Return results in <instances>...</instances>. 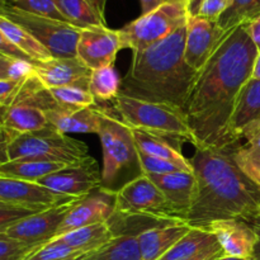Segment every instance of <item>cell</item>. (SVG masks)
I'll list each match as a JSON object with an SVG mask.
<instances>
[{"mask_svg": "<svg viewBox=\"0 0 260 260\" xmlns=\"http://www.w3.org/2000/svg\"><path fill=\"white\" fill-rule=\"evenodd\" d=\"M228 35L229 32L222 29L216 20L189 15L184 48L188 65L200 73Z\"/></svg>", "mask_w": 260, "mask_h": 260, "instance_id": "obj_10", "label": "cell"}, {"mask_svg": "<svg viewBox=\"0 0 260 260\" xmlns=\"http://www.w3.org/2000/svg\"><path fill=\"white\" fill-rule=\"evenodd\" d=\"M0 126L13 135L32 134L48 127L46 111L36 106L14 103L0 111Z\"/></svg>", "mask_w": 260, "mask_h": 260, "instance_id": "obj_21", "label": "cell"}, {"mask_svg": "<svg viewBox=\"0 0 260 260\" xmlns=\"http://www.w3.org/2000/svg\"><path fill=\"white\" fill-rule=\"evenodd\" d=\"M230 132L235 142L250 141L260 135V80L250 79L241 89L230 118Z\"/></svg>", "mask_w": 260, "mask_h": 260, "instance_id": "obj_16", "label": "cell"}, {"mask_svg": "<svg viewBox=\"0 0 260 260\" xmlns=\"http://www.w3.org/2000/svg\"><path fill=\"white\" fill-rule=\"evenodd\" d=\"M79 260H142L135 236H116L101 248L84 254Z\"/></svg>", "mask_w": 260, "mask_h": 260, "instance_id": "obj_29", "label": "cell"}, {"mask_svg": "<svg viewBox=\"0 0 260 260\" xmlns=\"http://www.w3.org/2000/svg\"><path fill=\"white\" fill-rule=\"evenodd\" d=\"M0 14L25 28L43 47H46L52 57H76L80 28L74 27L68 22L23 12L8 3L0 8Z\"/></svg>", "mask_w": 260, "mask_h": 260, "instance_id": "obj_8", "label": "cell"}, {"mask_svg": "<svg viewBox=\"0 0 260 260\" xmlns=\"http://www.w3.org/2000/svg\"><path fill=\"white\" fill-rule=\"evenodd\" d=\"M216 260H256L255 258H250V259H246V258H236V256H228V255H221L220 258H217Z\"/></svg>", "mask_w": 260, "mask_h": 260, "instance_id": "obj_47", "label": "cell"}, {"mask_svg": "<svg viewBox=\"0 0 260 260\" xmlns=\"http://www.w3.org/2000/svg\"><path fill=\"white\" fill-rule=\"evenodd\" d=\"M239 169L260 187V135L231 150Z\"/></svg>", "mask_w": 260, "mask_h": 260, "instance_id": "obj_31", "label": "cell"}, {"mask_svg": "<svg viewBox=\"0 0 260 260\" xmlns=\"http://www.w3.org/2000/svg\"><path fill=\"white\" fill-rule=\"evenodd\" d=\"M116 211V190L101 187L80 198L69 210L56 236L76 229L108 222ZM55 236V238H56Z\"/></svg>", "mask_w": 260, "mask_h": 260, "instance_id": "obj_12", "label": "cell"}, {"mask_svg": "<svg viewBox=\"0 0 260 260\" xmlns=\"http://www.w3.org/2000/svg\"><path fill=\"white\" fill-rule=\"evenodd\" d=\"M231 0H189L188 12L190 17H202L216 20L228 9Z\"/></svg>", "mask_w": 260, "mask_h": 260, "instance_id": "obj_38", "label": "cell"}, {"mask_svg": "<svg viewBox=\"0 0 260 260\" xmlns=\"http://www.w3.org/2000/svg\"><path fill=\"white\" fill-rule=\"evenodd\" d=\"M147 177L161 190L168 206L174 212V215L185 222V218L194 200V174L178 170L169 174L147 175Z\"/></svg>", "mask_w": 260, "mask_h": 260, "instance_id": "obj_19", "label": "cell"}, {"mask_svg": "<svg viewBox=\"0 0 260 260\" xmlns=\"http://www.w3.org/2000/svg\"><path fill=\"white\" fill-rule=\"evenodd\" d=\"M122 79L114 65L91 70L89 78V91L95 101L113 102L121 94Z\"/></svg>", "mask_w": 260, "mask_h": 260, "instance_id": "obj_30", "label": "cell"}, {"mask_svg": "<svg viewBox=\"0 0 260 260\" xmlns=\"http://www.w3.org/2000/svg\"><path fill=\"white\" fill-rule=\"evenodd\" d=\"M258 53L241 24L229 32L198 73L184 109L196 149L233 150L240 145L231 136L230 118L241 89L251 79Z\"/></svg>", "mask_w": 260, "mask_h": 260, "instance_id": "obj_1", "label": "cell"}, {"mask_svg": "<svg viewBox=\"0 0 260 260\" xmlns=\"http://www.w3.org/2000/svg\"><path fill=\"white\" fill-rule=\"evenodd\" d=\"M139 162L140 168H141V173L146 175H162L180 170L179 168L175 164H173V162L167 161V160L164 159H159V157L151 156V155H147L145 154V152L140 151V150Z\"/></svg>", "mask_w": 260, "mask_h": 260, "instance_id": "obj_39", "label": "cell"}, {"mask_svg": "<svg viewBox=\"0 0 260 260\" xmlns=\"http://www.w3.org/2000/svg\"><path fill=\"white\" fill-rule=\"evenodd\" d=\"M3 108H4V107H2V106H0V111H2V109H3Z\"/></svg>", "mask_w": 260, "mask_h": 260, "instance_id": "obj_55", "label": "cell"}, {"mask_svg": "<svg viewBox=\"0 0 260 260\" xmlns=\"http://www.w3.org/2000/svg\"><path fill=\"white\" fill-rule=\"evenodd\" d=\"M41 185L60 194L83 198L102 187V173L93 157L83 164L68 165L63 169L38 180Z\"/></svg>", "mask_w": 260, "mask_h": 260, "instance_id": "obj_14", "label": "cell"}, {"mask_svg": "<svg viewBox=\"0 0 260 260\" xmlns=\"http://www.w3.org/2000/svg\"><path fill=\"white\" fill-rule=\"evenodd\" d=\"M217 239L202 228H192L160 260H185L218 246Z\"/></svg>", "mask_w": 260, "mask_h": 260, "instance_id": "obj_27", "label": "cell"}, {"mask_svg": "<svg viewBox=\"0 0 260 260\" xmlns=\"http://www.w3.org/2000/svg\"><path fill=\"white\" fill-rule=\"evenodd\" d=\"M15 135L5 129L4 127L0 126V164L9 161V154H8V149H9V144L13 140Z\"/></svg>", "mask_w": 260, "mask_h": 260, "instance_id": "obj_43", "label": "cell"}, {"mask_svg": "<svg viewBox=\"0 0 260 260\" xmlns=\"http://www.w3.org/2000/svg\"><path fill=\"white\" fill-rule=\"evenodd\" d=\"M112 239H113V234H112L108 222H103L76 229L70 233L56 236L52 240L60 241L80 253H89V251L101 248Z\"/></svg>", "mask_w": 260, "mask_h": 260, "instance_id": "obj_25", "label": "cell"}, {"mask_svg": "<svg viewBox=\"0 0 260 260\" xmlns=\"http://www.w3.org/2000/svg\"><path fill=\"white\" fill-rule=\"evenodd\" d=\"M188 18L187 2H162L118 29L122 48H129L132 52L145 50L187 25Z\"/></svg>", "mask_w": 260, "mask_h": 260, "instance_id": "obj_7", "label": "cell"}, {"mask_svg": "<svg viewBox=\"0 0 260 260\" xmlns=\"http://www.w3.org/2000/svg\"><path fill=\"white\" fill-rule=\"evenodd\" d=\"M0 30L12 45L27 55L33 62H41L52 58V55L46 50V47H43L25 28L3 14H0Z\"/></svg>", "mask_w": 260, "mask_h": 260, "instance_id": "obj_26", "label": "cell"}, {"mask_svg": "<svg viewBox=\"0 0 260 260\" xmlns=\"http://www.w3.org/2000/svg\"><path fill=\"white\" fill-rule=\"evenodd\" d=\"M258 216L260 217V208H259V212H258Z\"/></svg>", "mask_w": 260, "mask_h": 260, "instance_id": "obj_54", "label": "cell"}, {"mask_svg": "<svg viewBox=\"0 0 260 260\" xmlns=\"http://www.w3.org/2000/svg\"><path fill=\"white\" fill-rule=\"evenodd\" d=\"M76 200L79 198L56 193L38 182L0 175V202L36 208H50Z\"/></svg>", "mask_w": 260, "mask_h": 260, "instance_id": "obj_15", "label": "cell"}, {"mask_svg": "<svg viewBox=\"0 0 260 260\" xmlns=\"http://www.w3.org/2000/svg\"><path fill=\"white\" fill-rule=\"evenodd\" d=\"M79 200L65 203V205L46 208L41 212L28 216L10 226L4 234L9 238L22 241L29 246L43 245L55 238L69 210Z\"/></svg>", "mask_w": 260, "mask_h": 260, "instance_id": "obj_13", "label": "cell"}, {"mask_svg": "<svg viewBox=\"0 0 260 260\" xmlns=\"http://www.w3.org/2000/svg\"><path fill=\"white\" fill-rule=\"evenodd\" d=\"M48 124L61 134L98 135L102 122V108L90 107L83 109H65L55 107L46 111Z\"/></svg>", "mask_w": 260, "mask_h": 260, "instance_id": "obj_20", "label": "cell"}, {"mask_svg": "<svg viewBox=\"0 0 260 260\" xmlns=\"http://www.w3.org/2000/svg\"><path fill=\"white\" fill-rule=\"evenodd\" d=\"M46 208L28 207V206L14 205V203L0 202V234H4L12 225L30 215L41 212Z\"/></svg>", "mask_w": 260, "mask_h": 260, "instance_id": "obj_37", "label": "cell"}, {"mask_svg": "<svg viewBox=\"0 0 260 260\" xmlns=\"http://www.w3.org/2000/svg\"><path fill=\"white\" fill-rule=\"evenodd\" d=\"M132 134H134L135 142L140 151L173 162L183 172L193 173V167L189 159H187L177 147L165 141V137L152 135L150 132L140 131V129H132Z\"/></svg>", "mask_w": 260, "mask_h": 260, "instance_id": "obj_23", "label": "cell"}, {"mask_svg": "<svg viewBox=\"0 0 260 260\" xmlns=\"http://www.w3.org/2000/svg\"><path fill=\"white\" fill-rule=\"evenodd\" d=\"M122 48L118 29H111L107 25L84 28L80 30L76 57L90 70L114 65L117 53Z\"/></svg>", "mask_w": 260, "mask_h": 260, "instance_id": "obj_11", "label": "cell"}, {"mask_svg": "<svg viewBox=\"0 0 260 260\" xmlns=\"http://www.w3.org/2000/svg\"><path fill=\"white\" fill-rule=\"evenodd\" d=\"M8 4L19 10H23V12L30 13V14L66 22L65 18L58 10L55 0H14V2L8 3Z\"/></svg>", "mask_w": 260, "mask_h": 260, "instance_id": "obj_35", "label": "cell"}, {"mask_svg": "<svg viewBox=\"0 0 260 260\" xmlns=\"http://www.w3.org/2000/svg\"><path fill=\"white\" fill-rule=\"evenodd\" d=\"M58 10L68 23L76 28L106 25L104 10L96 0H55Z\"/></svg>", "mask_w": 260, "mask_h": 260, "instance_id": "obj_24", "label": "cell"}, {"mask_svg": "<svg viewBox=\"0 0 260 260\" xmlns=\"http://www.w3.org/2000/svg\"><path fill=\"white\" fill-rule=\"evenodd\" d=\"M119 119L132 129L150 132L161 137H177L197 146V141L182 109L165 104L140 101L119 94L113 101Z\"/></svg>", "mask_w": 260, "mask_h": 260, "instance_id": "obj_4", "label": "cell"}, {"mask_svg": "<svg viewBox=\"0 0 260 260\" xmlns=\"http://www.w3.org/2000/svg\"><path fill=\"white\" fill-rule=\"evenodd\" d=\"M205 229L217 239L223 255L254 258L258 236L249 221L243 218L217 220Z\"/></svg>", "mask_w": 260, "mask_h": 260, "instance_id": "obj_17", "label": "cell"}, {"mask_svg": "<svg viewBox=\"0 0 260 260\" xmlns=\"http://www.w3.org/2000/svg\"><path fill=\"white\" fill-rule=\"evenodd\" d=\"M106 2H107V0H96V3H98V5H99V7H101L103 10H104V5H106Z\"/></svg>", "mask_w": 260, "mask_h": 260, "instance_id": "obj_48", "label": "cell"}, {"mask_svg": "<svg viewBox=\"0 0 260 260\" xmlns=\"http://www.w3.org/2000/svg\"><path fill=\"white\" fill-rule=\"evenodd\" d=\"M258 14H260V0H231L217 23L222 29L230 32Z\"/></svg>", "mask_w": 260, "mask_h": 260, "instance_id": "obj_32", "label": "cell"}, {"mask_svg": "<svg viewBox=\"0 0 260 260\" xmlns=\"http://www.w3.org/2000/svg\"><path fill=\"white\" fill-rule=\"evenodd\" d=\"M222 249L221 246H213V248L208 249V250L203 251L202 254L200 255L194 256V258H190V259H185V260H216L217 258H220L222 255Z\"/></svg>", "mask_w": 260, "mask_h": 260, "instance_id": "obj_44", "label": "cell"}, {"mask_svg": "<svg viewBox=\"0 0 260 260\" xmlns=\"http://www.w3.org/2000/svg\"><path fill=\"white\" fill-rule=\"evenodd\" d=\"M187 25L142 51L134 52L122 79L121 94L184 112L198 73L184 57Z\"/></svg>", "mask_w": 260, "mask_h": 260, "instance_id": "obj_3", "label": "cell"}, {"mask_svg": "<svg viewBox=\"0 0 260 260\" xmlns=\"http://www.w3.org/2000/svg\"><path fill=\"white\" fill-rule=\"evenodd\" d=\"M35 63V75L46 89L68 85H80L89 89L91 70L78 57H65Z\"/></svg>", "mask_w": 260, "mask_h": 260, "instance_id": "obj_18", "label": "cell"}, {"mask_svg": "<svg viewBox=\"0 0 260 260\" xmlns=\"http://www.w3.org/2000/svg\"><path fill=\"white\" fill-rule=\"evenodd\" d=\"M5 4H7V0H0V8L4 7Z\"/></svg>", "mask_w": 260, "mask_h": 260, "instance_id": "obj_50", "label": "cell"}, {"mask_svg": "<svg viewBox=\"0 0 260 260\" xmlns=\"http://www.w3.org/2000/svg\"><path fill=\"white\" fill-rule=\"evenodd\" d=\"M56 106L65 109L90 108L96 104L95 98L88 88L80 85H68L47 89Z\"/></svg>", "mask_w": 260, "mask_h": 260, "instance_id": "obj_33", "label": "cell"}, {"mask_svg": "<svg viewBox=\"0 0 260 260\" xmlns=\"http://www.w3.org/2000/svg\"><path fill=\"white\" fill-rule=\"evenodd\" d=\"M81 256H83V255H81ZM81 256H79V258H76L75 260H79V259H80V258H81Z\"/></svg>", "mask_w": 260, "mask_h": 260, "instance_id": "obj_53", "label": "cell"}, {"mask_svg": "<svg viewBox=\"0 0 260 260\" xmlns=\"http://www.w3.org/2000/svg\"><path fill=\"white\" fill-rule=\"evenodd\" d=\"M250 222V225L253 226L254 231H255L256 236H258V243H256V246H255V254H254V258L256 260H260V217L259 216H256V217H254L253 220L249 221Z\"/></svg>", "mask_w": 260, "mask_h": 260, "instance_id": "obj_45", "label": "cell"}, {"mask_svg": "<svg viewBox=\"0 0 260 260\" xmlns=\"http://www.w3.org/2000/svg\"><path fill=\"white\" fill-rule=\"evenodd\" d=\"M123 215H152L180 221L168 206L161 190L146 174H140L116 190V211Z\"/></svg>", "mask_w": 260, "mask_h": 260, "instance_id": "obj_9", "label": "cell"}, {"mask_svg": "<svg viewBox=\"0 0 260 260\" xmlns=\"http://www.w3.org/2000/svg\"><path fill=\"white\" fill-rule=\"evenodd\" d=\"M98 136L103 149L102 187L112 189L119 178L129 170L141 173L139 149L135 142L132 128L113 116L107 108H102Z\"/></svg>", "mask_w": 260, "mask_h": 260, "instance_id": "obj_6", "label": "cell"}, {"mask_svg": "<svg viewBox=\"0 0 260 260\" xmlns=\"http://www.w3.org/2000/svg\"><path fill=\"white\" fill-rule=\"evenodd\" d=\"M0 55L8 56V57L20 58V60L32 61L27 55H24L22 51L18 50L14 45H12V43L9 42V40L3 35L2 30H0Z\"/></svg>", "mask_w": 260, "mask_h": 260, "instance_id": "obj_41", "label": "cell"}, {"mask_svg": "<svg viewBox=\"0 0 260 260\" xmlns=\"http://www.w3.org/2000/svg\"><path fill=\"white\" fill-rule=\"evenodd\" d=\"M68 167L66 164L53 161H43V160L20 159L9 160L8 162L0 164V175L3 177L17 178V179L38 182L46 175L52 174Z\"/></svg>", "mask_w": 260, "mask_h": 260, "instance_id": "obj_28", "label": "cell"}, {"mask_svg": "<svg viewBox=\"0 0 260 260\" xmlns=\"http://www.w3.org/2000/svg\"><path fill=\"white\" fill-rule=\"evenodd\" d=\"M32 76H35L33 61L0 55V79L12 81H25Z\"/></svg>", "mask_w": 260, "mask_h": 260, "instance_id": "obj_34", "label": "cell"}, {"mask_svg": "<svg viewBox=\"0 0 260 260\" xmlns=\"http://www.w3.org/2000/svg\"><path fill=\"white\" fill-rule=\"evenodd\" d=\"M196 193L185 222L202 228L217 220L251 221L260 208V187L234 161L231 150L196 149L189 159Z\"/></svg>", "mask_w": 260, "mask_h": 260, "instance_id": "obj_2", "label": "cell"}, {"mask_svg": "<svg viewBox=\"0 0 260 260\" xmlns=\"http://www.w3.org/2000/svg\"><path fill=\"white\" fill-rule=\"evenodd\" d=\"M12 2H14V0H7V3H12Z\"/></svg>", "mask_w": 260, "mask_h": 260, "instance_id": "obj_52", "label": "cell"}, {"mask_svg": "<svg viewBox=\"0 0 260 260\" xmlns=\"http://www.w3.org/2000/svg\"><path fill=\"white\" fill-rule=\"evenodd\" d=\"M162 2H189V0H162Z\"/></svg>", "mask_w": 260, "mask_h": 260, "instance_id": "obj_49", "label": "cell"}, {"mask_svg": "<svg viewBox=\"0 0 260 260\" xmlns=\"http://www.w3.org/2000/svg\"><path fill=\"white\" fill-rule=\"evenodd\" d=\"M251 79H259L260 80V52L256 56L255 63H254L253 74H251Z\"/></svg>", "mask_w": 260, "mask_h": 260, "instance_id": "obj_46", "label": "cell"}, {"mask_svg": "<svg viewBox=\"0 0 260 260\" xmlns=\"http://www.w3.org/2000/svg\"><path fill=\"white\" fill-rule=\"evenodd\" d=\"M24 81H12L0 79V106L9 107L17 96Z\"/></svg>", "mask_w": 260, "mask_h": 260, "instance_id": "obj_40", "label": "cell"}, {"mask_svg": "<svg viewBox=\"0 0 260 260\" xmlns=\"http://www.w3.org/2000/svg\"><path fill=\"white\" fill-rule=\"evenodd\" d=\"M243 27L245 32L248 33L249 37H250V40L253 41L254 45H255L256 50L260 52V14L254 17L249 22L244 23Z\"/></svg>", "mask_w": 260, "mask_h": 260, "instance_id": "obj_42", "label": "cell"}, {"mask_svg": "<svg viewBox=\"0 0 260 260\" xmlns=\"http://www.w3.org/2000/svg\"><path fill=\"white\" fill-rule=\"evenodd\" d=\"M8 154L9 160L33 159L66 165L83 164L91 157L84 142L61 134L51 126L32 134L14 136Z\"/></svg>", "mask_w": 260, "mask_h": 260, "instance_id": "obj_5", "label": "cell"}, {"mask_svg": "<svg viewBox=\"0 0 260 260\" xmlns=\"http://www.w3.org/2000/svg\"><path fill=\"white\" fill-rule=\"evenodd\" d=\"M81 254L86 253L74 250L70 246L65 245V244L60 243L57 240H51L41 245L38 249H36L24 260H66L74 258V256L81 255Z\"/></svg>", "mask_w": 260, "mask_h": 260, "instance_id": "obj_36", "label": "cell"}, {"mask_svg": "<svg viewBox=\"0 0 260 260\" xmlns=\"http://www.w3.org/2000/svg\"><path fill=\"white\" fill-rule=\"evenodd\" d=\"M81 255H84V254H81ZM81 255H78V256H74V258H70V259H66V260H75L76 258H79V256H81Z\"/></svg>", "mask_w": 260, "mask_h": 260, "instance_id": "obj_51", "label": "cell"}, {"mask_svg": "<svg viewBox=\"0 0 260 260\" xmlns=\"http://www.w3.org/2000/svg\"><path fill=\"white\" fill-rule=\"evenodd\" d=\"M190 229L187 223H173L141 234L137 240L142 260H160Z\"/></svg>", "mask_w": 260, "mask_h": 260, "instance_id": "obj_22", "label": "cell"}]
</instances>
